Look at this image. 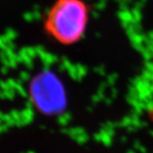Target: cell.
<instances>
[{"instance_id":"1","label":"cell","mask_w":153,"mask_h":153,"mask_svg":"<svg viewBox=\"0 0 153 153\" xmlns=\"http://www.w3.org/2000/svg\"><path fill=\"white\" fill-rule=\"evenodd\" d=\"M87 9L80 0H57L44 19V29L58 42L71 44L82 36Z\"/></svg>"},{"instance_id":"2","label":"cell","mask_w":153,"mask_h":153,"mask_svg":"<svg viewBox=\"0 0 153 153\" xmlns=\"http://www.w3.org/2000/svg\"><path fill=\"white\" fill-rule=\"evenodd\" d=\"M30 94L33 104L44 112L60 111L65 103L62 85L49 71L41 72L33 78L30 84Z\"/></svg>"}]
</instances>
